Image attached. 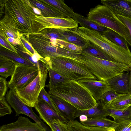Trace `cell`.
<instances>
[{
  "label": "cell",
  "instance_id": "ee69618b",
  "mask_svg": "<svg viewBox=\"0 0 131 131\" xmlns=\"http://www.w3.org/2000/svg\"><path fill=\"white\" fill-rule=\"evenodd\" d=\"M7 39L8 41L14 46L21 45L22 44L20 38L16 39L13 38L8 37Z\"/></svg>",
  "mask_w": 131,
  "mask_h": 131
},
{
  "label": "cell",
  "instance_id": "2e32d148",
  "mask_svg": "<svg viewBox=\"0 0 131 131\" xmlns=\"http://www.w3.org/2000/svg\"><path fill=\"white\" fill-rule=\"evenodd\" d=\"M54 104L60 115L68 122L74 120L75 113L77 109L71 104L60 97L50 94Z\"/></svg>",
  "mask_w": 131,
  "mask_h": 131
},
{
  "label": "cell",
  "instance_id": "ab89813d",
  "mask_svg": "<svg viewBox=\"0 0 131 131\" xmlns=\"http://www.w3.org/2000/svg\"><path fill=\"white\" fill-rule=\"evenodd\" d=\"M0 43L1 46L11 51L18 53L14 46L4 37L0 35Z\"/></svg>",
  "mask_w": 131,
  "mask_h": 131
},
{
  "label": "cell",
  "instance_id": "277c9868",
  "mask_svg": "<svg viewBox=\"0 0 131 131\" xmlns=\"http://www.w3.org/2000/svg\"><path fill=\"white\" fill-rule=\"evenodd\" d=\"M35 51L43 58L46 64L50 58L62 56L78 59L81 52L69 50L51 39L38 33L25 35Z\"/></svg>",
  "mask_w": 131,
  "mask_h": 131
},
{
  "label": "cell",
  "instance_id": "f1b7e54d",
  "mask_svg": "<svg viewBox=\"0 0 131 131\" xmlns=\"http://www.w3.org/2000/svg\"><path fill=\"white\" fill-rule=\"evenodd\" d=\"M81 52L98 58L114 62V60L103 50L91 43H89L87 48L83 49Z\"/></svg>",
  "mask_w": 131,
  "mask_h": 131
},
{
  "label": "cell",
  "instance_id": "8d00e7d4",
  "mask_svg": "<svg viewBox=\"0 0 131 131\" xmlns=\"http://www.w3.org/2000/svg\"><path fill=\"white\" fill-rule=\"evenodd\" d=\"M120 94L114 91L111 90L104 94L100 100L105 107L107 104Z\"/></svg>",
  "mask_w": 131,
  "mask_h": 131
},
{
  "label": "cell",
  "instance_id": "f35d334b",
  "mask_svg": "<svg viewBox=\"0 0 131 131\" xmlns=\"http://www.w3.org/2000/svg\"><path fill=\"white\" fill-rule=\"evenodd\" d=\"M57 42L66 48L72 51L81 52L83 49L73 44L61 40H56Z\"/></svg>",
  "mask_w": 131,
  "mask_h": 131
},
{
  "label": "cell",
  "instance_id": "b9f144b4",
  "mask_svg": "<svg viewBox=\"0 0 131 131\" xmlns=\"http://www.w3.org/2000/svg\"><path fill=\"white\" fill-rule=\"evenodd\" d=\"M7 82L6 78L1 77H0V98L4 97L7 91Z\"/></svg>",
  "mask_w": 131,
  "mask_h": 131
},
{
  "label": "cell",
  "instance_id": "8fae6325",
  "mask_svg": "<svg viewBox=\"0 0 131 131\" xmlns=\"http://www.w3.org/2000/svg\"><path fill=\"white\" fill-rule=\"evenodd\" d=\"M0 131H46L36 122L27 117L20 116L15 122L1 126Z\"/></svg>",
  "mask_w": 131,
  "mask_h": 131
},
{
  "label": "cell",
  "instance_id": "9a60e30c",
  "mask_svg": "<svg viewBox=\"0 0 131 131\" xmlns=\"http://www.w3.org/2000/svg\"><path fill=\"white\" fill-rule=\"evenodd\" d=\"M129 72L122 73L107 81L112 90L119 94H129L128 88Z\"/></svg>",
  "mask_w": 131,
  "mask_h": 131
},
{
  "label": "cell",
  "instance_id": "f6af8a7d",
  "mask_svg": "<svg viewBox=\"0 0 131 131\" xmlns=\"http://www.w3.org/2000/svg\"><path fill=\"white\" fill-rule=\"evenodd\" d=\"M128 88L129 93L130 94H131V70L129 72Z\"/></svg>",
  "mask_w": 131,
  "mask_h": 131
},
{
  "label": "cell",
  "instance_id": "ba28073f",
  "mask_svg": "<svg viewBox=\"0 0 131 131\" xmlns=\"http://www.w3.org/2000/svg\"><path fill=\"white\" fill-rule=\"evenodd\" d=\"M39 71L37 67L17 64L14 73L7 83L8 87L15 89L25 86L36 77Z\"/></svg>",
  "mask_w": 131,
  "mask_h": 131
},
{
  "label": "cell",
  "instance_id": "60d3db41",
  "mask_svg": "<svg viewBox=\"0 0 131 131\" xmlns=\"http://www.w3.org/2000/svg\"><path fill=\"white\" fill-rule=\"evenodd\" d=\"M19 36L21 41L24 46L32 56L34 55L39 54L35 51L24 35L20 34Z\"/></svg>",
  "mask_w": 131,
  "mask_h": 131
},
{
  "label": "cell",
  "instance_id": "5b68a950",
  "mask_svg": "<svg viewBox=\"0 0 131 131\" xmlns=\"http://www.w3.org/2000/svg\"><path fill=\"white\" fill-rule=\"evenodd\" d=\"M46 64L66 80L96 79L86 66L77 59L62 56L51 57Z\"/></svg>",
  "mask_w": 131,
  "mask_h": 131
},
{
  "label": "cell",
  "instance_id": "484cf974",
  "mask_svg": "<svg viewBox=\"0 0 131 131\" xmlns=\"http://www.w3.org/2000/svg\"><path fill=\"white\" fill-rule=\"evenodd\" d=\"M102 34L113 43L122 47L128 51H130L126 40L115 31L108 28Z\"/></svg>",
  "mask_w": 131,
  "mask_h": 131
},
{
  "label": "cell",
  "instance_id": "7402d4cb",
  "mask_svg": "<svg viewBox=\"0 0 131 131\" xmlns=\"http://www.w3.org/2000/svg\"><path fill=\"white\" fill-rule=\"evenodd\" d=\"M131 105V94H120L105 106V108L123 109Z\"/></svg>",
  "mask_w": 131,
  "mask_h": 131
},
{
  "label": "cell",
  "instance_id": "83f0119b",
  "mask_svg": "<svg viewBox=\"0 0 131 131\" xmlns=\"http://www.w3.org/2000/svg\"><path fill=\"white\" fill-rule=\"evenodd\" d=\"M1 47L0 55L5 56L18 63L37 68L35 65L18 54L11 51L3 47Z\"/></svg>",
  "mask_w": 131,
  "mask_h": 131
},
{
  "label": "cell",
  "instance_id": "ac0fdd59",
  "mask_svg": "<svg viewBox=\"0 0 131 131\" xmlns=\"http://www.w3.org/2000/svg\"><path fill=\"white\" fill-rule=\"evenodd\" d=\"M97 102L95 106L89 109L84 110L77 109L74 114L75 118L82 115H86L88 118L105 117L109 116L108 112L100 100H99Z\"/></svg>",
  "mask_w": 131,
  "mask_h": 131
},
{
  "label": "cell",
  "instance_id": "c3c4849f",
  "mask_svg": "<svg viewBox=\"0 0 131 131\" xmlns=\"http://www.w3.org/2000/svg\"><path fill=\"white\" fill-rule=\"evenodd\" d=\"M108 131H115V129L114 128H110Z\"/></svg>",
  "mask_w": 131,
  "mask_h": 131
},
{
  "label": "cell",
  "instance_id": "7a4b0ae2",
  "mask_svg": "<svg viewBox=\"0 0 131 131\" xmlns=\"http://www.w3.org/2000/svg\"><path fill=\"white\" fill-rule=\"evenodd\" d=\"M48 92L81 110L89 109L97 103L89 91L78 81L74 80H66L58 86L49 89Z\"/></svg>",
  "mask_w": 131,
  "mask_h": 131
},
{
  "label": "cell",
  "instance_id": "d4e9b609",
  "mask_svg": "<svg viewBox=\"0 0 131 131\" xmlns=\"http://www.w3.org/2000/svg\"><path fill=\"white\" fill-rule=\"evenodd\" d=\"M69 131H108L110 128L85 126L77 120L66 122Z\"/></svg>",
  "mask_w": 131,
  "mask_h": 131
},
{
  "label": "cell",
  "instance_id": "4dcf8cb0",
  "mask_svg": "<svg viewBox=\"0 0 131 131\" xmlns=\"http://www.w3.org/2000/svg\"><path fill=\"white\" fill-rule=\"evenodd\" d=\"M52 5L61 12L66 18H72L75 13L72 8L67 5L62 0H45Z\"/></svg>",
  "mask_w": 131,
  "mask_h": 131
},
{
  "label": "cell",
  "instance_id": "30bf717a",
  "mask_svg": "<svg viewBox=\"0 0 131 131\" xmlns=\"http://www.w3.org/2000/svg\"><path fill=\"white\" fill-rule=\"evenodd\" d=\"M34 33H37L48 28L74 29L78 23L72 18L45 17L36 15Z\"/></svg>",
  "mask_w": 131,
  "mask_h": 131
},
{
  "label": "cell",
  "instance_id": "7dc6e473",
  "mask_svg": "<svg viewBox=\"0 0 131 131\" xmlns=\"http://www.w3.org/2000/svg\"><path fill=\"white\" fill-rule=\"evenodd\" d=\"M33 9L36 15L42 16L41 12L39 9L33 6Z\"/></svg>",
  "mask_w": 131,
  "mask_h": 131
},
{
  "label": "cell",
  "instance_id": "4fadbf2b",
  "mask_svg": "<svg viewBox=\"0 0 131 131\" xmlns=\"http://www.w3.org/2000/svg\"><path fill=\"white\" fill-rule=\"evenodd\" d=\"M34 107L39 114L40 118L49 127L55 119H58L64 122H68L63 116L54 111L43 100H38Z\"/></svg>",
  "mask_w": 131,
  "mask_h": 131
},
{
  "label": "cell",
  "instance_id": "74e56055",
  "mask_svg": "<svg viewBox=\"0 0 131 131\" xmlns=\"http://www.w3.org/2000/svg\"><path fill=\"white\" fill-rule=\"evenodd\" d=\"M52 131H69L66 122L55 119L50 127Z\"/></svg>",
  "mask_w": 131,
  "mask_h": 131
},
{
  "label": "cell",
  "instance_id": "836d02e7",
  "mask_svg": "<svg viewBox=\"0 0 131 131\" xmlns=\"http://www.w3.org/2000/svg\"><path fill=\"white\" fill-rule=\"evenodd\" d=\"M38 99V100H42L45 101L54 111L60 115L58 110L51 98L50 94L46 91L44 88L41 90Z\"/></svg>",
  "mask_w": 131,
  "mask_h": 131
},
{
  "label": "cell",
  "instance_id": "e0dca14e",
  "mask_svg": "<svg viewBox=\"0 0 131 131\" xmlns=\"http://www.w3.org/2000/svg\"><path fill=\"white\" fill-rule=\"evenodd\" d=\"M32 5L40 11L42 16L52 18H66L55 7L44 0H31Z\"/></svg>",
  "mask_w": 131,
  "mask_h": 131
},
{
  "label": "cell",
  "instance_id": "5bb4252c",
  "mask_svg": "<svg viewBox=\"0 0 131 131\" xmlns=\"http://www.w3.org/2000/svg\"><path fill=\"white\" fill-rule=\"evenodd\" d=\"M101 2L115 15L131 19V0H102Z\"/></svg>",
  "mask_w": 131,
  "mask_h": 131
},
{
  "label": "cell",
  "instance_id": "603a6c76",
  "mask_svg": "<svg viewBox=\"0 0 131 131\" xmlns=\"http://www.w3.org/2000/svg\"><path fill=\"white\" fill-rule=\"evenodd\" d=\"M85 126L97 127L115 129L118 123L106 117L95 118H88L85 122H80Z\"/></svg>",
  "mask_w": 131,
  "mask_h": 131
},
{
  "label": "cell",
  "instance_id": "d590c367",
  "mask_svg": "<svg viewBox=\"0 0 131 131\" xmlns=\"http://www.w3.org/2000/svg\"><path fill=\"white\" fill-rule=\"evenodd\" d=\"M118 126L114 129L115 131H131V119L117 120L114 121Z\"/></svg>",
  "mask_w": 131,
  "mask_h": 131
},
{
  "label": "cell",
  "instance_id": "d6986e66",
  "mask_svg": "<svg viewBox=\"0 0 131 131\" xmlns=\"http://www.w3.org/2000/svg\"><path fill=\"white\" fill-rule=\"evenodd\" d=\"M14 47L18 54L35 65L40 71H44L47 69L46 64L40 60V57L37 55L32 56L22 43L21 45H18Z\"/></svg>",
  "mask_w": 131,
  "mask_h": 131
},
{
  "label": "cell",
  "instance_id": "7bdbcfd3",
  "mask_svg": "<svg viewBox=\"0 0 131 131\" xmlns=\"http://www.w3.org/2000/svg\"><path fill=\"white\" fill-rule=\"evenodd\" d=\"M116 15L128 28L131 37V19L118 15Z\"/></svg>",
  "mask_w": 131,
  "mask_h": 131
},
{
  "label": "cell",
  "instance_id": "8992f818",
  "mask_svg": "<svg viewBox=\"0 0 131 131\" xmlns=\"http://www.w3.org/2000/svg\"><path fill=\"white\" fill-rule=\"evenodd\" d=\"M87 18L95 23L115 31L131 47V37L129 29L106 6L98 5L91 8Z\"/></svg>",
  "mask_w": 131,
  "mask_h": 131
},
{
  "label": "cell",
  "instance_id": "44dd1931",
  "mask_svg": "<svg viewBox=\"0 0 131 131\" xmlns=\"http://www.w3.org/2000/svg\"><path fill=\"white\" fill-rule=\"evenodd\" d=\"M72 18L79 23L81 27L94 30L101 34L108 28L104 26L100 25L91 21L88 19L87 17L77 13H75Z\"/></svg>",
  "mask_w": 131,
  "mask_h": 131
},
{
  "label": "cell",
  "instance_id": "4316f807",
  "mask_svg": "<svg viewBox=\"0 0 131 131\" xmlns=\"http://www.w3.org/2000/svg\"><path fill=\"white\" fill-rule=\"evenodd\" d=\"M114 121L131 119V105L123 109L106 108Z\"/></svg>",
  "mask_w": 131,
  "mask_h": 131
},
{
  "label": "cell",
  "instance_id": "f546056e",
  "mask_svg": "<svg viewBox=\"0 0 131 131\" xmlns=\"http://www.w3.org/2000/svg\"><path fill=\"white\" fill-rule=\"evenodd\" d=\"M64 29L48 28L44 29L37 33L52 39L61 40L65 41V38L63 35Z\"/></svg>",
  "mask_w": 131,
  "mask_h": 131
},
{
  "label": "cell",
  "instance_id": "d6a6232c",
  "mask_svg": "<svg viewBox=\"0 0 131 131\" xmlns=\"http://www.w3.org/2000/svg\"><path fill=\"white\" fill-rule=\"evenodd\" d=\"M0 35L6 38L10 37L16 39H20V34L5 25L0 23Z\"/></svg>",
  "mask_w": 131,
  "mask_h": 131
},
{
  "label": "cell",
  "instance_id": "e575fe53",
  "mask_svg": "<svg viewBox=\"0 0 131 131\" xmlns=\"http://www.w3.org/2000/svg\"><path fill=\"white\" fill-rule=\"evenodd\" d=\"M4 97L0 98V117L10 114L12 111Z\"/></svg>",
  "mask_w": 131,
  "mask_h": 131
},
{
  "label": "cell",
  "instance_id": "52a82bcc",
  "mask_svg": "<svg viewBox=\"0 0 131 131\" xmlns=\"http://www.w3.org/2000/svg\"><path fill=\"white\" fill-rule=\"evenodd\" d=\"M48 72L47 68L44 71L39 70L38 75L29 84L23 88L15 89L16 94L25 105L34 107L41 90L45 86Z\"/></svg>",
  "mask_w": 131,
  "mask_h": 131
},
{
  "label": "cell",
  "instance_id": "1f68e13d",
  "mask_svg": "<svg viewBox=\"0 0 131 131\" xmlns=\"http://www.w3.org/2000/svg\"><path fill=\"white\" fill-rule=\"evenodd\" d=\"M47 68L49 74V81L48 84L46 86L49 89L58 86L66 80L48 67L47 66Z\"/></svg>",
  "mask_w": 131,
  "mask_h": 131
},
{
  "label": "cell",
  "instance_id": "cb8c5ba5",
  "mask_svg": "<svg viewBox=\"0 0 131 131\" xmlns=\"http://www.w3.org/2000/svg\"><path fill=\"white\" fill-rule=\"evenodd\" d=\"M63 35L65 41L81 47L83 50L87 48L90 43L80 36L71 32L69 29H64Z\"/></svg>",
  "mask_w": 131,
  "mask_h": 131
},
{
  "label": "cell",
  "instance_id": "6da1fadb",
  "mask_svg": "<svg viewBox=\"0 0 131 131\" xmlns=\"http://www.w3.org/2000/svg\"><path fill=\"white\" fill-rule=\"evenodd\" d=\"M4 9L0 23L23 35L34 33L36 14L29 0H4Z\"/></svg>",
  "mask_w": 131,
  "mask_h": 131
},
{
  "label": "cell",
  "instance_id": "7c38bea8",
  "mask_svg": "<svg viewBox=\"0 0 131 131\" xmlns=\"http://www.w3.org/2000/svg\"><path fill=\"white\" fill-rule=\"evenodd\" d=\"M78 81L90 92L97 102L102 95L112 90L107 81H99L95 79H85Z\"/></svg>",
  "mask_w": 131,
  "mask_h": 131
},
{
  "label": "cell",
  "instance_id": "3957f363",
  "mask_svg": "<svg viewBox=\"0 0 131 131\" xmlns=\"http://www.w3.org/2000/svg\"><path fill=\"white\" fill-rule=\"evenodd\" d=\"M78 60L99 81H107L131 70V67L127 65L98 58L82 52Z\"/></svg>",
  "mask_w": 131,
  "mask_h": 131
},
{
  "label": "cell",
  "instance_id": "ffe728a7",
  "mask_svg": "<svg viewBox=\"0 0 131 131\" xmlns=\"http://www.w3.org/2000/svg\"><path fill=\"white\" fill-rule=\"evenodd\" d=\"M18 63L14 61L0 55V75L6 78L12 76L15 72Z\"/></svg>",
  "mask_w": 131,
  "mask_h": 131
},
{
  "label": "cell",
  "instance_id": "bcb514c9",
  "mask_svg": "<svg viewBox=\"0 0 131 131\" xmlns=\"http://www.w3.org/2000/svg\"><path fill=\"white\" fill-rule=\"evenodd\" d=\"M80 122H84L86 121L88 119L87 116L84 115H82L79 117Z\"/></svg>",
  "mask_w": 131,
  "mask_h": 131
},
{
  "label": "cell",
  "instance_id": "9c48e42d",
  "mask_svg": "<svg viewBox=\"0 0 131 131\" xmlns=\"http://www.w3.org/2000/svg\"><path fill=\"white\" fill-rule=\"evenodd\" d=\"M6 100L11 107L15 111V116L20 114L26 115L33 119L36 122L42 127L46 131H52L47 126L34 112L32 107L24 104L16 94L14 89L10 88L6 94Z\"/></svg>",
  "mask_w": 131,
  "mask_h": 131
}]
</instances>
